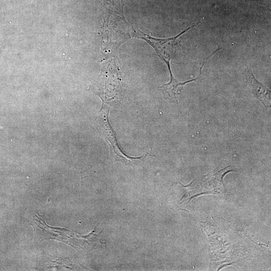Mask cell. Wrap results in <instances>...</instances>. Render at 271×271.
Instances as JSON below:
<instances>
[{
	"label": "cell",
	"mask_w": 271,
	"mask_h": 271,
	"mask_svg": "<svg viewBox=\"0 0 271 271\" xmlns=\"http://www.w3.org/2000/svg\"><path fill=\"white\" fill-rule=\"evenodd\" d=\"M195 25L188 28L178 35L173 37L159 39L154 38L139 29L133 28L131 36L141 39L146 41L155 50L159 58L164 61L166 64L170 63L171 60L174 57L177 47V39L182 34L193 28Z\"/></svg>",
	"instance_id": "cell-1"
},
{
	"label": "cell",
	"mask_w": 271,
	"mask_h": 271,
	"mask_svg": "<svg viewBox=\"0 0 271 271\" xmlns=\"http://www.w3.org/2000/svg\"><path fill=\"white\" fill-rule=\"evenodd\" d=\"M245 77L250 92L266 108H269L271 100L270 90L255 78L250 69L246 71Z\"/></svg>",
	"instance_id": "cell-2"
},
{
	"label": "cell",
	"mask_w": 271,
	"mask_h": 271,
	"mask_svg": "<svg viewBox=\"0 0 271 271\" xmlns=\"http://www.w3.org/2000/svg\"><path fill=\"white\" fill-rule=\"evenodd\" d=\"M213 55V54H211L209 56H208L203 62L201 67H200V73L198 77L189 80H187L185 82H179L178 80H177L173 76L172 72L171 71V66L170 63H168L167 64L170 75V81L169 83L167 84H163L162 86H161L160 88L162 90L164 94L167 96V97L172 100H174L175 101H178L177 97V90L179 86H181L183 87V86L185 85L186 83H188L189 82H191L197 80L198 78H199L201 74V71L203 67L204 66L205 62L207 61V60Z\"/></svg>",
	"instance_id": "cell-3"
},
{
	"label": "cell",
	"mask_w": 271,
	"mask_h": 271,
	"mask_svg": "<svg viewBox=\"0 0 271 271\" xmlns=\"http://www.w3.org/2000/svg\"><path fill=\"white\" fill-rule=\"evenodd\" d=\"M103 129L104 131V135L106 137V140L109 144L111 145L112 150L116 154V158L120 159L121 161L126 163L133 162L136 159L140 158H131L123 153L118 147L114 133L112 130V128H111L108 119L103 121Z\"/></svg>",
	"instance_id": "cell-4"
}]
</instances>
